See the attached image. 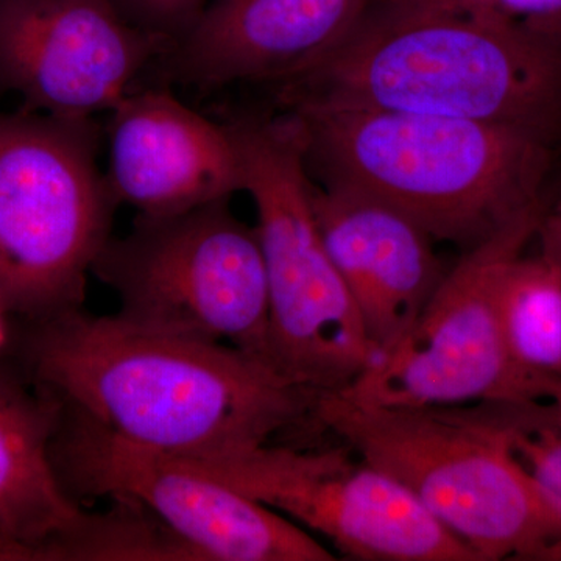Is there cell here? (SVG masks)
Returning a JSON list of instances; mask_svg holds the SVG:
<instances>
[{
    "label": "cell",
    "instance_id": "cell-13",
    "mask_svg": "<svg viewBox=\"0 0 561 561\" xmlns=\"http://www.w3.org/2000/svg\"><path fill=\"white\" fill-rule=\"evenodd\" d=\"M373 0H209L169 50L173 79L210 88L289 81L332 57Z\"/></svg>",
    "mask_w": 561,
    "mask_h": 561
},
{
    "label": "cell",
    "instance_id": "cell-17",
    "mask_svg": "<svg viewBox=\"0 0 561 561\" xmlns=\"http://www.w3.org/2000/svg\"><path fill=\"white\" fill-rule=\"evenodd\" d=\"M515 459L561 519V426L549 404H491Z\"/></svg>",
    "mask_w": 561,
    "mask_h": 561
},
{
    "label": "cell",
    "instance_id": "cell-18",
    "mask_svg": "<svg viewBox=\"0 0 561 561\" xmlns=\"http://www.w3.org/2000/svg\"><path fill=\"white\" fill-rule=\"evenodd\" d=\"M140 31L168 43L171 49L201 20L209 0H114Z\"/></svg>",
    "mask_w": 561,
    "mask_h": 561
},
{
    "label": "cell",
    "instance_id": "cell-9",
    "mask_svg": "<svg viewBox=\"0 0 561 561\" xmlns=\"http://www.w3.org/2000/svg\"><path fill=\"white\" fill-rule=\"evenodd\" d=\"M341 443L305 448L272 442L172 457L323 535L350 559L481 561L400 482Z\"/></svg>",
    "mask_w": 561,
    "mask_h": 561
},
{
    "label": "cell",
    "instance_id": "cell-2",
    "mask_svg": "<svg viewBox=\"0 0 561 561\" xmlns=\"http://www.w3.org/2000/svg\"><path fill=\"white\" fill-rule=\"evenodd\" d=\"M280 84L290 108L409 111L549 140L561 128V41L535 35L483 0H373L341 49Z\"/></svg>",
    "mask_w": 561,
    "mask_h": 561
},
{
    "label": "cell",
    "instance_id": "cell-4",
    "mask_svg": "<svg viewBox=\"0 0 561 561\" xmlns=\"http://www.w3.org/2000/svg\"><path fill=\"white\" fill-rule=\"evenodd\" d=\"M313 421L400 482L481 561L561 560V519L491 404L391 408L319 393Z\"/></svg>",
    "mask_w": 561,
    "mask_h": 561
},
{
    "label": "cell",
    "instance_id": "cell-20",
    "mask_svg": "<svg viewBox=\"0 0 561 561\" xmlns=\"http://www.w3.org/2000/svg\"><path fill=\"white\" fill-rule=\"evenodd\" d=\"M537 236L541 241L540 254L561 271V195L551 208L542 210Z\"/></svg>",
    "mask_w": 561,
    "mask_h": 561
},
{
    "label": "cell",
    "instance_id": "cell-19",
    "mask_svg": "<svg viewBox=\"0 0 561 561\" xmlns=\"http://www.w3.org/2000/svg\"><path fill=\"white\" fill-rule=\"evenodd\" d=\"M535 35L561 41V0H483Z\"/></svg>",
    "mask_w": 561,
    "mask_h": 561
},
{
    "label": "cell",
    "instance_id": "cell-5",
    "mask_svg": "<svg viewBox=\"0 0 561 561\" xmlns=\"http://www.w3.org/2000/svg\"><path fill=\"white\" fill-rule=\"evenodd\" d=\"M231 125L267 272L268 359L317 393L348 390L376 353L321 238L300 124L289 113Z\"/></svg>",
    "mask_w": 561,
    "mask_h": 561
},
{
    "label": "cell",
    "instance_id": "cell-8",
    "mask_svg": "<svg viewBox=\"0 0 561 561\" xmlns=\"http://www.w3.org/2000/svg\"><path fill=\"white\" fill-rule=\"evenodd\" d=\"M542 210L531 206L465 251L394 350L339 393L391 408L530 405L505 351L500 298Z\"/></svg>",
    "mask_w": 561,
    "mask_h": 561
},
{
    "label": "cell",
    "instance_id": "cell-6",
    "mask_svg": "<svg viewBox=\"0 0 561 561\" xmlns=\"http://www.w3.org/2000/svg\"><path fill=\"white\" fill-rule=\"evenodd\" d=\"M94 119L0 111V309L25 323L83 308L119 203Z\"/></svg>",
    "mask_w": 561,
    "mask_h": 561
},
{
    "label": "cell",
    "instance_id": "cell-1",
    "mask_svg": "<svg viewBox=\"0 0 561 561\" xmlns=\"http://www.w3.org/2000/svg\"><path fill=\"white\" fill-rule=\"evenodd\" d=\"M22 356L66 415L169 456L253 448L316 424L319 393L267 362L119 313L25 323Z\"/></svg>",
    "mask_w": 561,
    "mask_h": 561
},
{
    "label": "cell",
    "instance_id": "cell-14",
    "mask_svg": "<svg viewBox=\"0 0 561 561\" xmlns=\"http://www.w3.org/2000/svg\"><path fill=\"white\" fill-rule=\"evenodd\" d=\"M313 210L381 360L411 330L446 273L435 239L389 203L339 184L313 186Z\"/></svg>",
    "mask_w": 561,
    "mask_h": 561
},
{
    "label": "cell",
    "instance_id": "cell-16",
    "mask_svg": "<svg viewBox=\"0 0 561 561\" xmlns=\"http://www.w3.org/2000/svg\"><path fill=\"white\" fill-rule=\"evenodd\" d=\"M501 324L512 370L529 404H546L561 382V271L542 254H519L501 286Z\"/></svg>",
    "mask_w": 561,
    "mask_h": 561
},
{
    "label": "cell",
    "instance_id": "cell-15",
    "mask_svg": "<svg viewBox=\"0 0 561 561\" xmlns=\"http://www.w3.org/2000/svg\"><path fill=\"white\" fill-rule=\"evenodd\" d=\"M62 409L0 373V561H65L90 512L54 461Z\"/></svg>",
    "mask_w": 561,
    "mask_h": 561
},
{
    "label": "cell",
    "instance_id": "cell-22",
    "mask_svg": "<svg viewBox=\"0 0 561 561\" xmlns=\"http://www.w3.org/2000/svg\"><path fill=\"white\" fill-rule=\"evenodd\" d=\"M3 317H5V313L0 309V350L5 345V327H3Z\"/></svg>",
    "mask_w": 561,
    "mask_h": 561
},
{
    "label": "cell",
    "instance_id": "cell-7",
    "mask_svg": "<svg viewBox=\"0 0 561 561\" xmlns=\"http://www.w3.org/2000/svg\"><path fill=\"white\" fill-rule=\"evenodd\" d=\"M92 275L117 295L125 319L271 364L264 254L256 228L228 202L136 217L124 238H111Z\"/></svg>",
    "mask_w": 561,
    "mask_h": 561
},
{
    "label": "cell",
    "instance_id": "cell-3",
    "mask_svg": "<svg viewBox=\"0 0 561 561\" xmlns=\"http://www.w3.org/2000/svg\"><path fill=\"white\" fill-rule=\"evenodd\" d=\"M309 171L465 250L541 203L549 139L489 122L351 105L291 108Z\"/></svg>",
    "mask_w": 561,
    "mask_h": 561
},
{
    "label": "cell",
    "instance_id": "cell-10",
    "mask_svg": "<svg viewBox=\"0 0 561 561\" xmlns=\"http://www.w3.org/2000/svg\"><path fill=\"white\" fill-rule=\"evenodd\" d=\"M54 461L76 500L139 504L203 561H334L280 513L169 454L144 448L62 412Z\"/></svg>",
    "mask_w": 561,
    "mask_h": 561
},
{
    "label": "cell",
    "instance_id": "cell-11",
    "mask_svg": "<svg viewBox=\"0 0 561 561\" xmlns=\"http://www.w3.org/2000/svg\"><path fill=\"white\" fill-rule=\"evenodd\" d=\"M169 50L114 0H0V90L20 95L22 110L33 113H110Z\"/></svg>",
    "mask_w": 561,
    "mask_h": 561
},
{
    "label": "cell",
    "instance_id": "cell-12",
    "mask_svg": "<svg viewBox=\"0 0 561 561\" xmlns=\"http://www.w3.org/2000/svg\"><path fill=\"white\" fill-rule=\"evenodd\" d=\"M110 114L106 181L138 216L184 213L243 192L231 122L209 119L168 90L131 91Z\"/></svg>",
    "mask_w": 561,
    "mask_h": 561
},
{
    "label": "cell",
    "instance_id": "cell-21",
    "mask_svg": "<svg viewBox=\"0 0 561 561\" xmlns=\"http://www.w3.org/2000/svg\"><path fill=\"white\" fill-rule=\"evenodd\" d=\"M549 408H551L553 419H556L557 423L561 426V382L559 389L556 391V397L549 402Z\"/></svg>",
    "mask_w": 561,
    "mask_h": 561
}]
</instances>
